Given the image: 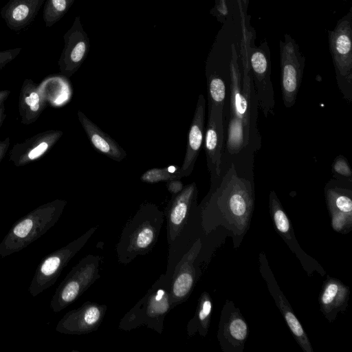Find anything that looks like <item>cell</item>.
I'll return each mask as SVG.
<instances>
[{"instance_id":"obj_5","label":"cell","mask_w":352,"mask_h":352,"mask_svg":"<svg viewBox=\"0 0 352 352\" xmlns=\"http://www.w3.org/2000/svg\"><path fill=\"white\" fill-rule=\"evenodd\" d=\"M252 34L245 32L241 48L245 51L258 107L265 118L275 115V96L271 80L270 50L266 41L252 45Z\"/></svg>"},{"instance_id":"obj_28","label":"cell","mask_w":352,"mask_h":352,"mask_svg":"<svg viewBox=\"0 0 352 352\" xmlns=\"http://www.w3.org/2000/svg\"><path fill=\"white\" fill-rule=\"evenodd\" d=\"M21 50V47L0 50V70L16 58Z\"/></svg>"},{"instance_id":"obj_25","label":"cell","mask_w":352,"mask_h":352,"mask_svg":"<svg viewBox=\"0 0 352 352\" xmlns=\"http://www.w3.org/2000/svg\"><path fill=\"white\" fill-rule=\"evenodd\" d=\"M269 204L276 228L283 234L288 235L290 232L289 221L283 211L279 199L274 190H272L270 193Z\"/></svg>"},{"instance_id":"obj_11","label":"cell","mask_w":352,"mask_h":352,"mask_svg":"<svg viewBox=\"0 0 352 352\" xmlns=\"http://www.w3.org/2000/svg\"><path fill=\"white\" fill-rule=\"evenodd\" d=\"M64 47L58 61L62 76L70 78L86 59L90 49V41L84 30L80 18L77 16L63 36Z\"/></svg>"},{"instance_id":"obj_27","label":"cell","mask_w":352,"mask_h":352,"mask_svg":"<svg viewBox=\"0 0 352 352\" xmlns=\"http://www.w3.org/2000/svg\"><path fill=\"white\" fill-rule=\"evenodd\" d=\"M228 332L234 340L243 341L248 335L247 324L241 318H234L229 323Z\"/></svg>"},{"instance_id":"obj_3","label":"cell","mask_w":352,"mask_h":352,"mask_svg":"<svg viewBox=\"0 0 352 352\" xmlns=\"http://www.w3.org/2000/svg\"><path fill=\"white\" fill-rule=\"evenodd\" d=\"M66 204L65 200L55 199L19 219L0 243V256L18 252L43 236L58 221Z\"/></svg>"},{"instance_id":"obj_4","label":"cell","mask_w":352,"mask_h":352,"mask_svg":"<svg viewBox=\"0 0 352 352\" xmlns=\"http://www.w3.org/2000/svg\"><path fill=\"white\" fill-rule=\"evenodd\" d=\"M170 276L162 274L141 298L122 318L118 328L131 331L141 325L163 331L164 320L173 309L170 302Z\"/></svg>"},{"instance_id":"obj_20","label":"cell","mask_w":352,"mask_h":352,"mask_svg":"<svg viewBox=\"0 0 352 352\" xmlns=\"http://www.w3.org/2000/svg\"><path fill=\"white\" fill-rule=\"evenodd\" d=\"M46 107V101L40 86L32 79L24 80L19 97L21 122L25 125L34 123Z\"/></svg>"},{"instance_id":"obj_7","label":"cell","mask_w":352,"mask_h":352,"mask_svg":"<svg viewBox=\"0 0 352 352\" xmlns=\"http://www.w3.org/2000/svg\"><path fill=\"white\" fill-rule=\"evenodd\" d=\"M100 256L89 254L72 268L58 286L50 301L54 313L66 308L99 278Z\"/></svg>"},{"instance_id":"obj_33","label":"cell","mask_w":352,"mask_h":352,"mask_svg":"<svg viewBox=\"0 0 352 352\" xmlns=\"http://www.w3.org/2000/svg\"><path fill=\"white\" fill-rule=\"evenodd\" d=\"M6 118V107L4 105H3L0 108V128L2 126Z\"/></svg>"},{"instance_id":"obj_34","label":"cell","mask_w":352,"mask_h":352,"mask_svg":"<svg viewBox=\"0 0 352 352\" xmlns=\"http://www.w3.org/2000/svg\"><path fill=\"white\" fill-rule=\"evenodd\" d=\"M345 1V0H344Z\"/></svg>"},{"instance_id":"obj_24","label":"cell","mask_w":352,"mask_h":352,"mask_svg":"<svg viewBox=\"0 0 352 352\" xmlns=\"http://www.w3.org/2000/svg\"><path fill=\"white\" fill-rule=\"evenodd\" d=\"M184 175L180 170V167L171 166L148 169L141 175L140 180L146 183L155 184L171 179H180Z\"/></svg>"},{"instance_id":"obj_13","label":"cell","mask_w":352,"mask_h":352,"mask_svg":"<svg viewBox=\"0 0 352 352\" xmlns=\"http://www.w3.org/2000/svg\"><path fill=\"white\" fill-rule=\"evenodd\" d=\"M198 190L195 182L184 186L183 190L172 198L166 211L167 240L171 245L181 234L191 210L196 204Z\"/></svg>"},{"instance_id":"obj_31","label":"cell","mask_w":352,"mask_h":352,"mask_svg":"<svg viewBox=\"0 0 352 352\" xmlns=\"http://www.w3.org/2000/svg\"><path fill=\"white\" fill-rule=\"evenodd\" d=\"M10 145V139L9 137L6 138L4 140H0V164L8 152Z\"/></svg>"},{"instance_id":"obj_22","label":"cell","mask_w":352,"mask_h":352,"mask_svg":"<svg viewBox=\"0 0 352 352\" xmlns=\"http://www.w3.org/2000/svg\"><path fill=\"white\" fill-rule=\"evenodd\" d=\"M348 294L347 288L337 280H330L325 285L321 296V304L326 312L338 308Z\"/></svg>"},{"instance_id":"obj_29","label":"cell","mask_w":352,"mask_h":352,"mask_svg":"<svg viewBox=\"0 0 352 352\" xmlns=\"http://www.w3.org/2000/svg\"><path fill=\"white\" fill-rule=\"evenodd\" d=\"M333 227L337 231L342 229L347 221H351V214H345L336 210H331Z\"/></svg>"},{"instance_id":"obj_6","label":"cell","mask_w":352,"mask_h":352,"mask_svg":"<svg viewBox=\"0 0 352 352\" xmlns=\"http://www.w3.org/2000/svg\"><path fill=\"white\" fill-rule=\"evenodd\" d=\"M329 45L338 87L344 98L352 102V8L329 31Z\"/></svg>"},{"instance_id":"obj_14","label":"cell","mask_w":352,"mask_h":352,"mask_svg":"<svg viewBox=\"0 0 352 352\" xmlns=\"http://www.w3.org/2000/svg\"><path fill=\"white\" fill-rule=\"evenodd\" d=\"M63 134L60 130L50 129L38 133L23 142L16 143L10 151V160L16 167L36 161L48 153Z\"/></svg>"},{"instance_id":"obj_9","label":"cell","mask_w":352,"mask_h":352,"mask_svg":"<svg viewBox=\"0 0 352 352\" xmlns=\"http://www.w3.org/2000/svg\"><path fill=\"white\" fill-rule=\"evenodd\" d=\"M280 89L285 107H292L297 98L302 82L305 58L298 44L289 34L280 41Z\"/></svg>"},{"instance_id":"obj_18","label":"cell","mask_w":352,"mask_h":352,"mask_svg":"<svg viewBox=\"0 0 352 352\" xmlns=\"http://www.w3.org/2000/svg\"><path fill=\"white\" fill-rule=\"evenodd\" d=\"M77 116L90 144L98 152L118 162L126 157V151L84 113L78 110Z\"/></svg>"},{"instance_id":"obj_21","label":"cell","mask_w":352,"mask_h":352,"mask_svg":"<svg viewBox=\"0 0 352 352\" xmlns=\"http://www.w3.org/2000/svg\"><path fill=\"white\" fill-rule=\"evenodd\" d=\"M212 311V302L209 295L204 293L200 298L199 306L195 317L189 321L187 331L189 336H192L199 331L201 335L207 332Z\"/></svg>"},{"instance_id":"obj_32","label":"cell","mask_w":352,"mask_h":352,"mask_svg":"<svg viewBox=\"0 0 352 352\" xmlns=\"http://www.w3.org/2000/svg\"><path fill=\"white\" fill-rule=\"evenodd\" d=\"M10 94V91L8 89L0 90V108L4 105V102Z\"/></svg>"},{"instance_id":"obj_8","label":"cell","mask_w":352,"mask_h":352,"mask_svg":"<svg viewBox=\"0 0 352 352\" xmlns=\"http://www.w3.org/2000/svg\"><path fill=\"white\" fill-rule=\"evenodd\" d=\"M96 229V227L90 228L65 246L43 258L28 288L32 296L36 297L56 283L64 267L84 247Z\"/></svg>"},{"instance_id":"obj_2","label":"cell","mask_w":352,"mask_h":352,"mask_svg":"<svg viewBox=\"0 0 352 352\" xmlns=\"http://www.w3.org/2000/svg\"><path fill=\"white\" fill-rule=\"evenodd\" d=\"M164 213L153 204L141 206L122 230L116 245L120 263L126 265L138 256L150 252L157 243Z\"/></svg>"},{"instance_id":"obj_19","label":"cell","mask_w":352,"mask_h":352,"mask_svg":"<svg viewBox=\"0 0 352 352\" xmlns=\"http://www.w3.org/2000/svg\"><path fill=\"white\" fill-rule=\"evenodd\" d=\"M261 271L263 277L267 280L268 287L271 291L272 295L274 296L276 305L278 306L281 314H283L285 321L287 322L291 331L296 337L297 341L301 346L302 349L306 352H311L312 349L300 322L294 314L292 308L287 303L284 296L280 292L276 282L272 276L270 270H269L266 263L261 259Z\"/></svg>"},{"instance_id":"obj_15","label":"cell","mask_w":352,"mask_h":352,"mask_svg":"<svg viewBox=\"0 0 352 352\" xmlns=\"http://www.w3.org/2000/svg\"><path fill=\"white\" fill-rule=\"evenodd\" d=\"M201 249L198 240L177 265L170 278V295L173 308L186 301L195 283L194 262Z\"/></svg>"},{"instance_id":"obj_26","label":"cell","mask_w":352,"mask_h":352,"mask_svg":"<svg viewBox=\"0 0 352 352\" xmlns=\"http://www.w3.org/2000/svg\"><path fill=\"white\" fill-rule=\"evenodd\" d=\"M331 172L334 179L352 182V172L347 159L343 155H338L335 158Z\"/></svg>"},{"instance_id":"obj_23","label":"cell","mask_w":352,"mask_h":352,"mask_svg":"<svg viewBox=\"0 0 352 352\" xmlns=\"http://www.w3.org/2000/svg\"><path fill=\"white\" fill-rule=\"evenodd\" d=\"M75 0H45L43 19L45 27L51 28L67 12Z\"/></svg>"},{"instance_id":"obj_16","label":"cell","mask_w":352,"mask_h":352,"mask_svg":"<svg viewBox=\"0 0 352 352\" xmlns=\"http://www.w3.org/2000/svg\"><path fill=\"white\" fill-rule=\"evenodd\" d=\"M205 116L206 100L204 96L200 94L188 131L184 159L180 167L184 177H188L192 173L203 145L205 133Z\"/></svg>"},{"instance_id":"obj_1","label":"cell","mask_w":352,"mask_h":352,"mask_svg":"<svg viewBox=\"0 0 352 352\" xmlns=\"http://www.w3.org/2000/svg\"><path fill=\"white\" fill-rule=\"evenodd\" d=\"M242 70L234 45L230 60V92L225 116V144L222 164L234 160L254 162L262 145L258 126V103L245 51L241 48Z\"/></svg>"},{"instance_id":"obj_10","label":"cell","mask_w":352,"mask_h":352,"mask_svg":"<svg viewBox=\"0 0 352 352\" xmlns=\"http://www.w3.org/2000/svg\"><path fill=\"white\" fill-rule=\"evenodd\" d=\"M208 113L204 133V148L210 182L221 173V162L225 144V113L223 108L208 105Z\"/></svg>"},{"instance_id":"obj_12","label":"cell","mask_w":352,"mask_h":352,"mask_svg":"<svg viewBox=\"0 0 352 352\" xmlns=\"http://www.w3.org/2000/svg\"><path fill=\"white\" fill-rule=\"evenodd\" d=\"M107 307L96 302H86L78 309L66 313L58 322L55 330L68 335H82L98 329Z\"/></svg>"},{"instance_id":"obj_30","label":"cell","mask_w":352,"mask_h":352,"mask_svg":"<svg viewBox=\"0 0 352 352\" xmlns=\"http://www.w3.org/2000/svg\"><path fill=\"white\" fill-rule=\"evenodd\" d=\"M166 186L168 190L171 193L172 196L180 192L184 187V185L179 179L167 181Z\"/></svg>"},{"instance_id":"obj_17","label":"cell","mask_w":352,"mask_h":352,"mask_svg":"<svg viewBox=\"0 0 352 352\" xmlns=\"http://www.w3.org/2000/svg\"><path fill=\"white\" fill-rule=\"evenodd\" d=\"M45 0H9L0 15L9 29L20 31L30 25Z\"/></svg>"}]
</instances>
